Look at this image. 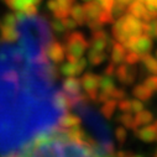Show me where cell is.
Instances as JSON below:
<instances>
[{
  "label": "cell",
  "instance_id": "6da1fadb",
  "mask_svg": "<svg viewBox=\"0 0 157 157\" xmlns=\"http://www.w3.org/2000/svg\"><path fill=\"white\" fill-rule=\"evenodd\" d=\"M6 157H108L74 126L44 132L14 150Z\"/></svg>",
  "mask_w": 157,
  "mask_h": 157
},
{
  "label": "cell",
  "instance_id": "7a4b0ae2",
  "mask_svg": "<svg viewBox=\"0 0 157 157\" xmlns=\"http://www.w3.org/2000/svg\"><path fill=\"white\" fill-rule=\"evenodd\" d=\"M0 37L6 44H13L19 40V27L16 14H8L0 24Z\"/></svg>",
  "mask_w": 157,
  "mask_h": 157
},
{
  "label": "cell",
  "instance_id": "3957f363",
  "mask_svg": "<svg viewBox=\"0 0 157 157\" xmlns=\"http://www.w3.org/2000/svg\"><path fill=\"white\" fill-rule=\"evenodd\" d=\"M3 2L17 14L33 15L36 14L37 5L41 3V0H3Z\"/></svg>",
  "mask_w": 157,
  "mask_h": 157
}]
</instances>
